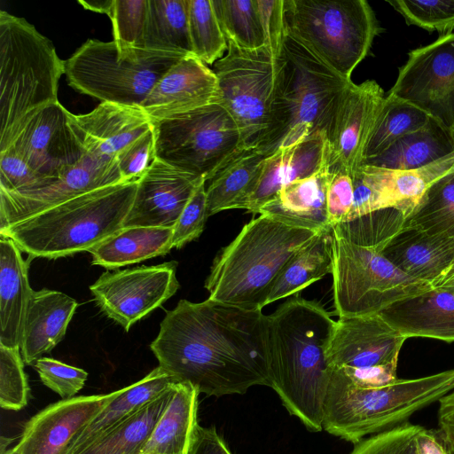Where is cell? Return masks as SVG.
<instances>
[{
  "instance_id": "obj_1",
  "label": "cell",
  "mask_w": 454,
  "mask_h": 454,
  "mask_svg": "<svg viewBox=\"0 0 454 454\" xmlns=\"http://www.w3.org/2000/svg\"><path fill=\"white\" fill-rule=\"evenodd\" d=\"M150 348L176 382L208 396L269 386L267 316L207 299L180 300L168 311Z\"/></svg>"
},
{
  "instance_id": "obj_2",
  "label": "cell",
  "mask_w": 454,
  "mask_h": 454,
  "mask_svg": "<svg viewBox=\"0 0 454 454\" xmlns=\"http://www.w3.org/2000/svg\"><path fill=\"white\" fill-rule=\"evenodd\" d=\"M267 325L270 387L308 430L321 431L336 321L320 303L295 296L267 316Z\"/></svg>"
},
{
  "instance_id": "obj_3",
  "label": "cell",
  "mask_w": 454,
  "mask_h": 454,
  "mask_svg": "<svg viewBox=\"0 0 454 454\" xmlns=\"http://www.w3.org/2000/svg\"><path fill=\"white\" fill-rule=\"evenodd\" d=\"M283 36L254 50L228 43L225 55L213 65L220 104L237 124L244 145L267 155L278 148L287 124Z\"/></svg>"
},
{
  "instance_id": "obj_4",
  "label": "cell",
  "mask_w": 454,
  "mask_h": 454,
  "mask_svg": "<svg viewBox=\"0 0 454 454\" xmlns=\"http://www.w3.org/2000/svg\"><path fill=\"white\" fill-rule=\"evenodd\" d=\"M137 185L133 179L96 189L12 224L0 235L30 260L88 252L123 228Z\"/></svg>"
},
{
  "instance_id": "obj_5",
  "label": "cell",
  "mask_w": 454,
  "mask_h": 454,
  "mask_svg": "<svg viewBox=\"0 0 454 454\" xmlns=\"http://www.w3.org/2000/svg\"><path fill=\"white\" fill-rule=\"evenodd\" d=\"M317 233L259 215L215 256L205 282L208 299L262 309L286 263Z\"/></svg>"
},
{
  "instance_id": "obj_6",
  "label": "cell",
  "mask_w": 454,
  "mask_h": 454,
  "mask_svg": "<svg viewBox=\"0 0 454 454\" xmlns=\"http://www.w3.org/2000/svg\"><path fill=\"white\" fill-rule=\"evenodd\" d=\"M454 389V369L377 388L356 387L330 371L323 429L354 444L408 422Z\"/></svg>"
},
{
  "instance_id": "obj_7",
  "label": "cell",
  "mask_w": 454,
  "mask_h": 454,
  "mask_svg": "<svg viewBox=\"0 0 454 454\" xmlns=\"http://www.w3.org/2000/svg\"><path fill=\"white\" fill-rule=\"evenodd\" d=\"M65 74L52 43L25 19L0 12V152L20 124L40 108L59 101Z\"/></svg>"
},
{
  "instance_id": "obj_8",
  "label": "cell",
  "mask_w": 454,
  "mask_h": 454,
  "mask_svg": "<svg viewBox=\"0 0 454 454\" xmlns=\"http://www.w3.org/2000/svg\"><path fill=\"white\" fill-rule=\"evenodd\" d=\"M186 55L88 39L64 60L65 74L82 94L140 107L158 81Z\"/></svg>"
},
{
  "instance_id": "obj_9",
  "label": "cell",
  "mask_w": 454,
  "mask_h": 454,
  "mask_svg": "<svg viewBox=\"0 0 454 454\" xmlns=\"http://www.w3.org/2000/svg\"><path fill=\"white\" fill-rule=\"evenodd\" d=\"M283 8L286 28L348 80L380 32L365 0H283Z\"/></svg>"
},
{
  "instance_id": "obj_10",
  "label": "cell",
  "mask_w": 454,
  "mask_h": 454,
  "mask_svg": "<svg viewBox=\"0 0 454 454\" xmlns=\"http://www.w3.org/2000/svg\"><path fill=\"white\" fill-rule=\"evenodd\" d=\"M333 291L339 317L377 314L432 286L395 267L380 251L333 231Z\"/></svg>"
},
{
  "instance_id": "obj_11",
  "label": "cell",
  "mask_w": 454,
  "mask_h": 454,
  "mask_svg": "<svg viewBox=\"0 0 454 454\" xmlns=\"http://www.w3.org/2000/svg\"><path fill=\"white\" fill-rule=\"evenodd\" d=\"M156 158L206 182L247 147L234 120L213 104L153 123Z\"/></svg>"
},
{
  "instance_id": "obj_12",
  "label": "cell",
  "mask_w": 454,
  "mask_h": 454,
  "mask_svg": "<svg viewBox=\"0 0 454 454\" xmlns=\"http://www.w3.org/2000/svg\"><path fill=\"white\" fill-rule=\"evenodd\" d=\"M282 47L287 124L278 148L318 132L325 134L340 97L352 82L292 34L286 24Z\"/></svg>"
},
{
  "instance_id": "obj_13",
  "label": "cell",
  "mask_w": 454,
  "mask_h": 454,
  "mask_svg": "<svg viewBox=\"0 0 454 454\" xmlns=\"http://www.w3.org/2000/svg\"><path fill=\"white\" fill-rule=\"evenodd\" d=\"M387 95L424 111L454 136V32L411 51Z\"/></svg>"
},
{
  "instance_id": "obj_14",
  "label": "cell",
  "mask_w": 454,
  "mask_h": 454,
  "mask_svg": "<svg viewBox=\"0 0 454 454\" xmlns=\"http://www.w3.org/2000/svg\"><path fill=\"white\" fill-rule=\"evenodd\" d=\"M176 262L104 272L90 290L108 317L126 332L160 307L179 288Z\"/></svg>"
},
{
  "instance_id": "obj_15",
  "label": "cell",
  "mask_w": 454,
  "mask_h": 454,
  "mask_svg": "<svg viewBox=\"0 0 454 454\" xmlns=\"http://www.w3.org/2000/svg\"><path fill=\"white\" fill-rule=\"evenodd\" d=\"M379 83L353 82L340 97L325 131L332 170L351 176L365 162L366 149L385 99Z\"/></svg>"
},
{
  "instance_id": "obj_16",
  "label": "cell",
  "mask_w": 454,
  "mask_h": 454,
  "mask_svg": "<svg viewBox=\"0 0 454 454\" xmlns=\"http://www.w3.org/2000/svg\"><path fill=\"white\" fill-rule=\"evenodd\" d=\"M124 181L116 159L84 154L55 181L41 188L0 190V231L82 194Z\"/></svg>"
},
{
  "instance_id": "obj_17",
  "label": "cell",
  "mask_w": 454,
  "mask_h": 454,
  "mask_svg": "<svg viewBox=\"0 0 454 454\" xmlns=\"http://www.w3.org/2000/svg\"><path fill=\"white\" fill-rule=\"evenodd\" d=\"M68 114L59 101L40 108L20 124L7 148L14 149L42 176L57 179L84 155Z\"/></svg>"
},
{
  "instance_id": "obj_18",
  "label": "cell",
  "mask_w": 454,
  "mask_h": 454,
  "mask_svg": "<svg viewBox=\"0 0 454 454\" xmlns=\"http://www.w3.org/2000/svg\"><path fill=\"white\" fill-rule=\"evenodd\" d=\"M405 340L380 313L339 317L326 360L330 369L398 364Z\"/></svg>"
},
{
  "instance_id": "obj_19",
  "label": "cell",
  "mask_w": 454,
  "mask_h": 454,
  "mask_svg": "<svg viewBox=\"0 0 454 454\" xmlns=\"http://www.w3.org/2000/svg\"><path fill=\"white\" fill-rule=\"evenodd\" d=\"M203 177L155 158L138 178L137 190L123 228H173ZM207 183V182H206Z\"/></svg>"
},
{
  "instance_id": "obj_20",
  "label": "cell",
  "mask_w": 454,
  "mask_h": 454,
  "mask_svg": "<svg viewBox=\"0 0 454 454\" xmlns=\"http://www.w3.org/2000/svg\"><path fill=\"white\" fill-rule=\"evenodd\" d=\"M221 100L213 69L190 54L168 70L140 107L153 124Z\"/></svg>"
},
{
  "instance_id": "obj_21",
  "label": "cell",
  "mask_w": 454,
  "mask_h": 454,
  "mask_svg": "<svg viewBox=\"0 0 454 454\" xmlns=\"http://www.w3.org/2000/svg\"><path fill=\"white\" fill-rule=\"evenodd\" d=\"M120 391L80 395L49 404L26 423L16 444L20 454H65L78 432Z\"/></svg>"
},
{
  "instance_id": "obj_22",
  "label": "cell",
  "mask_w": 454,
  "mask_h": 454,
  "mask_svg": "<svg viewBox=\"0 0 454 454\" xmlns=\"http://www.w3.org/2000/svg\"><path fill=\"white\" fill-rule=\"evenodd\" d=\"M68 122L84 154L106 159H116L153 129L141 107L111 102H101L88 114L69 112Z\"/></svg>"
},
{
  "instance_id": "obj_23",
  "label": "cell",
  "mask_w": 454,
  "mask_h": 454,
  "mask_svg": "<svg viewBox=\"0 0 454 454\" xmlns=\"http://www.w3.org/2000/svg\"><path fill=\"white\" fill-rule=\"evenodd\" d=\"M326 152L325 134L318 132L269 153L262 160L256 184L243 209L258 214L282 187L314 174L324 162Z\"/></svg>"
},
{
  "instance_id": "obj_24",
  "label": "cell",
  "mask_w": 454,
  "mask_h": 454,
  "mask_svg": "<svg viewBox=\"0 0 454 454\" xmlns=\"http://www.w3.org/2000/svg\"><path fill=\"white\" fill-rule=\"evenodd\" d=\"M331 176L327 146L325 160L314 174L282 187L258 214L316 232L332 230L326 209V191Z\"/></svg>"
},
{
  "instance_id": "obj_25",
  "label": "cell",
  "mask_w": 454,
  "mask_h": 454,
  "mask_svg": "<svg viewBox=\"0 0 454 454\" xmlns=\"http://www.w3.org/2000/svg\"><path fill=\"white\" fill-rule=\"evenodd\" d=\"M379 251L400 270L433 287L454 260V239L402 227Z\"/></svg>"
},
{
  "instance_id": "obj_26",
  "label": "cell",
  "mask_w": 454,
  "mask_h": 454,
  "mask_svg": "<svg viewBox=\"0 0 454 454\" xmlns=\"http://www.w3.org/2000/svg\"><path fill=\"white\" fill-rule=\"evenodd\" d=\"M77 305L74 299L59 291L32 292L20 345L25 364H34L64 339Z\"/></svg>"
},
{
  "instance_id": "obj_27",
  "label": "cell",
  "mask_w": 454,
  "mask_h": 454,
  "mask_svg": "<svg viewBox=\"0 0 454 454\" xmlns=\"http://www.w3.org/2000/svg\"><path fill=\"white\" fill-rule=\"evenodd\" d=\"M380 314L406 339L454 341V294L441 288L397 301Z\"/></svg>"
},
{
  "instance_id": "obj_28",
  "label": "cell",
  "mask_w": 454,
  "mask_h": 454,
  "mask_svg": "<svg viewBox=\"0 0 454 454\" xmlns=\"http://www.w3.org/2000/svg\"><path fill=\"white\" fill-rule=\"evenodd\" d=\"M28 259V258H27ZM28 260L9 238L0 235V345L20 348L30 296Z\"/></svg>"
},
{
  "instance_id": "obj_29",
  "label": "cell",
  "mask_w": 454,
  "mask_h": 454,
  "mask_svg": "<svg viewBox=\"0 0 454 454\" xmlns=\"http://www.w3.org/2000/svg\"><path fill=\"white\" fill-rule=\"evenodd\" d=\"M174 382L176 380L158 366L142 380L121 388L119 395L78 432L65 454H81L136 409L158 396Z\"/></svg>"
},
{
  "instance_id": "obj_30",
  "label": "cell",
  "mask_w": 454,
  "mask_h": 454,
  "mask_svg": "<svg viewBox=\"0 0 454 454\" xmlns=\"http://www.w3.org/2000/svg\"><path fill=\"white\" fill-rule=\"evenodd\" d=\"M172 236L173 228H122L88 252L92 264L114 270L168 254Z\"/></svg>"
},
{
  "instance_id": "obj_31",
  "label": "cell",
  "mask_w": 454,
  "mask_h": 454,
  "mask_svg": "<svg viewBox=\"0 0 454 454\" xmlns=\"http://www.w3.org/2000/svg\"><path fill=\"white\" fill-rule=\"evenodd\" d=\"M198 390L176 382L165 411L140 454H187L197 422Z\"/></svg>"
},
{
  "instance_id": "obj_32",
  "label": "cell",
  "mask_w": 454,
  "mask_h": 454,
  "mask_svg": "<svg viewBox=\"0 0 454 454\" xmlns=\"http://www.w3.org/2000/svg\"><path fill=\"white\" fill-rule=\"evenodd\" d=\"M454 153L453 133L431 118L427 125L397 140L381 154L364 164L407 170L427 166Z\"/></svg>"
},
{
  "instance_id": "obj_33",
  "label": "cell",
  "mask_w": 454,
  "mask_h": 454,
  "mask_svg": "<svg viewBox=\"0 0 454 454\" xmlns=\"http://www.w3.org/2000/svg\"><path fill=\"white\" fill-rule=\"evenodd\" d=\"M266 156L261 148H246L209 180L206 188L208 217L228 209H243Z\"/></svg>"
},
{
  "instance_id": "obj_34",
  "label": "cell",
  "mask_w": 454,
  "mask_h": 454,
  "mask_svg": "<svg viewBox=\"0 0 454 454\" xmlns=\"http://www.w3.org/2000/svg\"><path fill=\"white\" fill-rule=\"evenodd\" d=\"M364 165L389 207L400 211L405 219L433 184L454 171V153L427 166L407 170Z\"/></svg>"
},
{
  "instance_id": "obj_35",
  "label": "cell",
  "mask_w": 454,
  "mask_h": 454,
  "mask_svg": "<svg viewBox=\"0 0 454 454\" xmlns=\"http://www.w3.org/2000/svg\"><path fill=\"white\" fill-rule=\"evenodd\" d=\"M333 229L317 233L295 253L278 274L266 305L291 296L332 273Z\"/></svg>"
},
{
  "instance_id": "obj_36",
  "label": "cell",
  "mask_w": 454,
  "mask_h": 454,
  "mask_svg": "<svg viewBox=\"0 0 454 454\" xmlns=\"http://www.w3.org/2000/svg\"><path fill=\"white\" fill-rule=\"evenodd\" d=\"M176 383L136 409L81 454H140L171 399Z\"/></svg>"
},
{
  "instance_id": "obj_37",
  "label": "cell",
  "mask_w": 454,
  "mask_h": 454,
  "mask_svg": "<svg viewBox=\"0 0 454 454\" xmlns=\"http://www.w3.org/2000/svg\"><path fill=\"white\" fill-rule=\"evenodd\" d=\"M144 47L192 54L187 0H148Z\"/></svg>"
},
{
  "instance_id": "obj_38",
  "label": "cell",
  "mask_w": 454,
  "mask_h": 454,
  "mask_svg": "<svg viewBox=\"0 0 454 454\" xmlns=\"http://www.w3.org/2000/svg\"><path fill=\"white\" fill-rule=\"evenodd\" d=\"M228 43L245 50L269 43L260 0H212Z\"/></svg>"
},
{
  "instance_id": "obj_39",
  "label": "cell",
  "mask_w": 454,
  "mask_h": 454,
  "mask_svg": "<svg viewBox=\"0 0 454 454\" xmlns=\"http://www.w3.org/2000/svg\"><path fill=\"white\" fill-rule=\"evenodd\" d=\"M430 119L418 107L387 95L366 149L365 160L381 154L397 140L420 129Z\"/></svg>"
},
{
  "instance_id": "obj_40",
  "label": "cell",
  "mask_w": 454,
  "mask_h": 454,
  "mask_svg": "<svg viewBox=\"0 0 454 454\" xmlns=\"http://www.w3.org/2000/svg\"><path fill=\"white\" fill-rule=\"evenodd\" d=\"M403 227L454 239V171L427 189Z\"/></svg>"
},
{
  "instance_id": "obj_41",
  "label": "cell",
  "mask_w": 454,
  "mask_h": 454,
  "mask_svg": "<svg viewBox=\"0 0 454 454\" xmlns=\"http://www.w3.org/2000/svg\"><path fill=\"white\" fill-rule=\"evenodd\" d=\"M187 8L192 54L213 66L225 55L228 43L212 0H187Z\"/></svg>"
},
{
  "instance_id": "obj_42",
  "label": "cell",
  "mask_w": 454,
  "mask_h": 454,
  "mask_svg": "<svg viewBox=\"0 0 454 454\" xmlns=\"http://www.w3.org/2000/svg\"><path fill=\"white\" fill-rule=\"evenodd\" d=\"M403 222L404 216L400 211L386 208L337 224L333 231L356 245L379 250L402 229Z\"/></svg>"
},
{
  "instance_id": "obj_43",
  "label": "cell",
  "mask_w": 454,
  "mask_h": 454,
  "mask_svg": "<svg viewBox=\"0 0 454 454\" xmlns=\"http://www.w3.org/2000/svg\"><path fill=\"white\" fill-rule=\"evenodd\" d=\"M404 19L407 25L419 27L440 35L453 33L454 0L387 1Z\"/></svg>"
},
{
  "instance_id": "obj_44",
  "label": "cell",
  "mask_w": 454,
  "mask_h": 454,
  "mask_svg": "<svg viewBox=\"0 0 454 454\" xmlns=\"http://www.w3.org/2000/svg\"><path fill=\"white\" fill-rule=\"evenodd\" d=\"M29 386L20 348L0 345V405L19 411L27 403Z\"/></svg>"
},
{
  "instance_id": "obj_45",
  "label": "cell",
  "mask_w": 454,
  "mask_h": 454,
  "mask_svg": "<svg viewBox=\"0 0 454 454\" xmlns=\"http://www.w3.org/2000/svg\"><path fill=\"white\" fill-rule=\"evenodd\" d=\"M148 0H114L109 18L114 41L121 47H144Z\"/></svg>"
},
{
  "instance_id": "obj_46",
  "label": "cell",
  "mask_w": 454,
  "mask_h": 454,
  "mask_svg": "<svg viewBox=\"0 0 454 454\" xmlns=\"http://www.w3.org/2000/svg\"><path fill=\"white\" fill-rule=\"evenodd\" d=\"M421 428L408 421L363 439L349 454H420L418 436Z\"/></svg>"
},
{
  "instance_id": "obj_47",
  "label": "cell",
  "mask_w": 454,
  "mask_h": 454,
  "mask_svg": "<svg viewBox=\"0 0 454 454\" xmlns=\"http://www.w3.org/2000/svg\"><path fill=\"white\" fill-rule=\"evenodd\" d=\"M40 380L62 399H69L83 387L88 372L51 357H41L33 364Z\"/></svg>"
},
{
  "instance_id": "obj_48",
  "label": "cell",
  "mask_w": 454,
  "mask_h": 454,
  "mask_svg": "<svg viewBox=\"0 0 454 454\" xmlns=\"http://www.w3.org/2000/svg\"><path fill=\"white\" fill-rule=\"evenodd\" d=\"M14 149L9 147L0 152V190L20 192L34 190L50 184Z\"/></svg>"
},
{
  "instance_id": "obj_49",
  "label": "cell",
  "mask_w": 454,
  "mask_h": 454,
  "mask_svg": "<svg viewBox=\"0 0 454 454\" xmlns=\"http://www.w3.org/2000/svg\"><path fill=\"white\" fill-rule=\"evenodd\" d=\"M207 217L206 182L203 181L194 191L173 227V247L181 248L198 239L204 231Z\"/></svg>"
},
{
  "instance_id": "obj_50",
  "label": "cell",
  "mask_w": 454,
  "mask_h": 454,
  "mask_svg": "<svg viewBox=\"0 0 454 454\" xmlns=\"http://www.w3.org/2000/svg\"><path fill=\"white\" fill-rule=\"evenodd\" d=\"M156 158L155 134L151 129L125 148L116 158L124 181L140 178Z\"/></svg>"
},
{
  "instance_id": "obj_51",
  "label": "cell",
  "mask_w": 454,
  "mask_h": 454,
  "mask_svg": "<svg viewBox=\"0 0 454 454\" xmlns=\"http://www.w3.org/2000/svg\"><path fill=\"white\" fill-rule=\"evenodd\" d=\"M353 204L352 176L342 170H332V176L326 191V209L329 224L332 228L347 221Z\"/></svg>"
},
{
  "instance_id": "obj_52",
  "label": "cell",
  "mask_w": 454,
  "mask_h": 454,
  "mask_svg": "<svg viewBox=\"0 0 454 454\" xmlns=\"http://www.w3.org/2000/svg\"><path fill=\"white\" fill-rule=\"evenodd\" d=\"M350 384L362 388H377L395 382L397 364H386L364 368L330 369Z\"/></svg>"
},
{
  "instance_id": "obj_53",
  "label": "cell",
  "mask_w": 454,
  "mask_h": 454,
  "mask_svg": "<svg viewBox=\"0 0 454 454\" xmlns=\"http://www.w3.org/2000/svg\"><path fill=\"white\" fill-rule=\"evenodd\" d=\"M187 454H232L214 427L197 424L193 430Z\"/></svg>"
},
{
  "instance_id": "obj_54",
  "label": "cell",
  "mask_w": 454,
  "mask_h": 454,
  "mask_svg": "<svg viewBox=\"0 0 454 454\" xmlns=\"http://www.w3.org/2000/svg\"><path fill=\"white\" fill-rule=\"evenodd\" d=\"M437 432L447 454H454V389L439 401Z\"/></svg>"
},
{
  "instance_id": "obj_55",
  "label": "cell",
  "mask_w": 454,
  "mask_h": 454,
  "mask_svg": "<svg viewBox=\"0 0 454 454\" xmlns=\"http://www.w3.org/2000/svg\"><path fill=\"white\" fill-rule=\"evenodd\" d=\"M418 442L420 454H447L437 430H430L422 427L418 436Z\"/></svg>"
},
{
  "instance_id": "obj_56",
  "label": "cell",
  "mask_w": 454,
  "mask_h": 454,
  "mask_svg": "<svg viewBox=\"0 0 454 454\" xmlns=\"http://www.w3.org/2000/svg\"><path fill=\"white\" fill-rule=\"evenodd\" d=\"M114 0H78L86 10L100 12L109 16Z\"/></svg>"
},
{
  "instance_id": "obj_57",
  "label": "cell",
  "mask_w": 454,
  "mask_h": 454,
  "mask_svg": "<svg viewBox=\"0 0 454 454\" xmlns=\"http://www.w3.org/2000/svg\"><path fill=\"white\" fill-rule=\"evenodd\" d=\"M12 440L7 439L4 437L1 438V451L0 454H20L19 448L17 445L14 447L8 449V446L11 444Z\"/></svg>"
},
{
  "instance_id": "obj_58",
  "label": "cell",
  "mask_w": 454,
  "mask_h": 454,
  "mask_svg": "<svg viewBox=\"0 0 454 454\" xmlns=\"http://www.w3.org/2000/svg\"><path fill=\"white\" fill-rule=\"evenodd\" d=\"M434 287L441 288L444 291L454 294V275Z\"/></svg>"
},
{
  "instance_id": "obj_59",
  "label": "cell",
  "mask_w": 454,
  "mask_h": 454,
  "mask_svg": "<svg viewBox=\"0 0 454 454\" xmlns=\"http://www.w3.org/2000/svg\"><path fill=\"white\" fill-rule=\"evenodd\" d=\"M453 275H454V260H453L450 267L448 269V270L444 274V276L442 278V279L434 286H438L440 283H442V282L447 280L448 278H451ZM434 286H433V287H434Z\"/></svg>"
}]
</instances>
